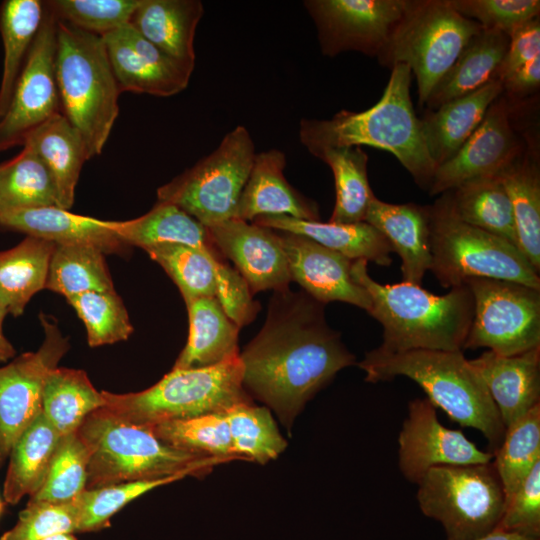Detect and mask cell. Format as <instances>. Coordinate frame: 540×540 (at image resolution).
I'll return each instance as SVG.
<instances>
[{"mask_svg":"<svg viewBox=\"0 0 540 540\" xmlns=\"http://www.w3.org/2000/svg\"><path fill=\"white\" fill-rule=\"evenodd\" d=\"M101 392L105 409L126 422L147 427L224 413L237 404L252 402L243 386L239 355L204 368H172L140 392Z\"/></svg>","mask_w":540,"mask_h":540,"instance_id":"7","label":"cell"},{"mask_svg":"<svg viewBox=\"0 0 540 540\" xmlns=\"http://www.w3.org/2000/svg\"><path fill=\"white\" fill-rule=\"evenodd\" d=\"M45 12L40 0H5L0 5L3 69L0 82V120L10 104L15 84Z\"/></svg>","mask_w":540,"mask_h":540,"instance_id":"37","label":"cell"},{"mask_svg":"<svg viewBox=\"0 0 540 540\" xmlns=\"http://www.w3.org/2000/svg\"><path fill=\"white\" fill-rule=\"evenodd\" d=\"M111 229L129 247L145 248L166 244H184L217 251L207 228L178 206L158 201L146 214L125 221H110Z\"/></svg>","mask_w":540,"mask_h":540,"instance_id":"33","label":"cell"},{"mask_svg":"<svg viewBox=\"0 0 540 540\" xmlns=\"http://www.w3.org/2000/svg\"><path fill=\"white\" fill-rule=\"evenodd\" d=\"M60 436L41 412L16 440L9 454L3 495L15 505L43 485Z\"/></svg>","mask_w":540,"mask_h":540,"instance_id":"35","label":"cell"},{"mask_svg":"<svg viewBox=\"0 0 540 540\" xmlns=\"http://www.w3.org/2000/svg\"><path fill=\"white\" fill-rule=\"evenodd\" d=\"M44 2L58 20L103 37L129 24L140 0H49Z\"/></svg>","mask_w":540,"mask_h":540,"instance_id":"48","label":"cell"},{"mask_svg":"<svg viewBox=\"0 0 540 540\" xmlns=\"http://www.w3.org/2000/svg\"><path fill=\"white\" fill-rule=\"evenodd\" d=\"M509 36L501 31L482 29L478 32L451 68L431 91L425 104L427 110L481 88L495 74L507 52Z\"/></svg>","mask_w":540,"mask_h":540,"instance_id":"30","label":"cell"},{"mask_svg":"<svg viewBox=\"0 0 540 540\" xmlns=\"http://www.w3.org/2000/svg\"><path fill=\"white\" fill-rule=\"evenodd\" d=\"M442 194L461 221L518 247L513 206L499 175L475 179Z\"/></svg>","mask_w":540,"mask_h":540,"instance_id":"32","label":"cell"},{"mask_svg":"<svg viewBox=\"0 0 540 540\" xmlns=\"http://www.w3.org/2000/svg\"><path fill=\"white\" fill-rule=\"evenodd\" d=\"M42 540H78L74 533H59L52 536H48Z\"/></svg>","mask_w":540,"mask_h":540,"instance_id":"57","label":"cell"},{"mask_svg":"<svg viewBox=\"0 0 540 540\" xmlns=\"http://www.w3.org/2000/svg\"><path fill=\"white\" fill-rule=\"evenodd\" d=\"M540 86V56L517 68L502 81L503 95L510 106L535 93Z\"/></svg>","mask_w":540,"mask_h":540,"instance_id":"54","label":"cell"},{"mask_svg":"<svg viewBox=\"0 0 540 540\" xmlns=\"http://www.w3.org/2000/svg\"><path fill=\"white\" fill-rule=\"evenodd\" d=\"M367 263L354 260L351 275L370 297L368 313L382 325L380 349L463 351L474 308L467 285L435 295L409 282L381 284L369 275Z\"/></svg>","mask_w":540,"mask_h":540,"instance_id":"3","label":"cell"},{"mask_svg":"<svg viewBox=\"0 0 540 540\" xmlns=\"http://www.w3.org/2000/svg\"><path fill=\"white\" fill-rule=\"evenodd\" d=\"M58 207L54 180L41 158L27 145L0 163V214L5 211Z\"/></svg>","mask_w":540,"mask_h":540,"instance_id":"39","label":"cell"},{"mask_svg":"<svg viewBox=\"0 0 540 540\" xmlns=\"http://www.w3.org/2000/svg\"><path fill=\"white\" fill-rule=\"evenodd\" d=\"M233 450L240 459L265 464L282 453L287 442L266 407L240 403L224 412Z\"/></svg>","mask_w":540,"mask_h":540,"instance_id":"43","label":"cell"},{"mask_svg":"<svg viewBox=\"0 0 540 540\" xmlns=\"http://www.w3.org/2000/svg\"><path fill=\"white\" fill-rule=\"evenodd\" d=\"M324 306L304 291H273L263 327L239 354L245 390L289 430L306 402L355 363L328 325Z\"/></svg>","mask_w":540,"mask_h":540,"instance_id":"1","label":"cell"},{"mask_svg":"<svg viewBox=\"0 0 540 540\" xmlns=\"http://www.w3.org/2000/svg\"><path fill=\"white\" fill-rule=\"evenodd\" d=\"M82 320L90 347L127 340L133 333L125 305L116 291H91L66 299Z\"/></svg>","mask_w":540,"mask_h":540,"instance_id":"46","label":"cell"},{"mask_svg":"<svg viewBox=\"0 0 540 540\" xmlns=\"http://www.w3.org/2000/svg\"><path fill=\"white\" fill-rule=\"evenodd\" d=\"M206 228L217 251L234 263L253 294L289 288L288 262L275 230L236 218Z\"/></svg>","mask_w":540,"mask_h":540,"instance_id":"19","label":"cell"},{"mask_svg":"<svg viewBox=\"0 0 540 540\" xmlns=\"http://www.w3.org/2000/svg\"><path fill=\"white\" fill-rule=\"evenodd\" d=\"M186 304L188 339L173 368H204L238 356L240 328L215 297H199Z\"/></svg>","mask_w":540,"mask_h":540,"instance_id":"28","label":"cell"},{"mask_svg":"<svg viewBox=\"0 0 540 540\" xmlns=\"http://www.w3.org/2000/svg\"><path fill=\"white\" fill-rule=\"evenodd\" d=\"M430 270L443 288L473 278L516 282L540 290L539 273L515 245L461 221L443 194L429 205Z\"/></svg>","mask_w":540,"mask_h":540,"instance_id":"8","label":"cell"},{"mask_svg":"<svg viewBox=\"0 0 540 540\" xmlns=\"http://www.w3.org/2000/svg\"><path fill=\"white\" fill-rule=\"evenodd\" d=\"M24 145L29 146L48 168L57 189L58 207L69 210L82 166L88 160L78 130L59 113L31 131Z\"/></svg>","mask_w":540,"mask_h":540,"instance_id":"29","label":"cell"},{"mask_svg":"<svg viewBox=\"0 0 540 540\" xmlns=\"http://www.w3.org/2000/svg\"><path fill=\"white\" fill-rule=\"evenodd\" d=\"M525 145L514 131L512 108L502 92L463 146L436 168L429 194H442L466 182L499 175Z\"/></svg>","mask_w":540,"mask_h":540,"instance_id":"16","label":"cell"},{"mask_svg":"<svg viewBox=\"0 0 540 540\" xmlns=\"http://www.w3.org/2000/svg\"><path fill=\"white\" fill-rule=\"evenodd\" d=\"M77 522L75 501L68 504L28 501L17 523L0 540H42L59 533H76Z\"/></svg>","mask_w":540,"mask_h":540,"instance_id":"50","label":"cell"},{"mask_svg":"<svg viewBox=\"0 0 540 540\" xmlns=\"http://www.w3.org/2000/svg\"><path fill=\"white\" fill-rule=\"evenodd\" d=\"M493 458L507 499L540 462V403L505 428Z\"/></svg>","mask_w":540,"mask_h":540,"instance_id":"42","label":"cell"},{"mask_svg":"<svg viewBox=\"0 0 540 540\" xmlns=\"http://www.w3.org/2000/svg\"><path fill=\"white\" fill-rule=\"evenodd\" d=\"M499 177L511 200L518 247L533 268L540 271V170L538 149L525 145L523 151Z\"/></svg>","mask_w":540,"mask_h":540,"instance_id":"31","label":"cell"},{"mask_svg":"<svg viewBox=\"0 0 540 540\" xmlns=\"http://www.w3.org/2000/svg\"><path fill=\"white\" fill-rule=\"evenodd\" d=\"M102 38L121 93L169 97L188 86L195 66L163 52L130 24Z\"/></svg>","mask_w":540,"mask_h":540,"instance_id":"18","label":"cell"},{"mask_svg":"<svg viewBox=\"0 0 540 540\" xmlns=\"http://www.w3.org/2000/svg\"><path fill=\"white\" fill-rule=\"evenodd\" d=\"M275 231L285 253L291 279L304 292L323 304L340 301L367 312L370 310L368 293L351 275L354 260L303 235Z\"/></svg>","mask_w":540,"mask_h":540,"instance_id":"20","label":"cell"},{"mask_svg":"<svg viewBox=\"0 0 540 540\" xmlns=\"http://www.w3.org/2000/svg\"><path fill=\"white\" fill-rule=\"evenodd\" d=\"M411 75L407 65H394L381 98L367 110H341L323 120L302 119L301 144L312 155L327 148L362 145L386 150L420 188L428 190L437 167L429 155L412 103Z\"/></svg>","mask_w":540,"mask_h":540,"instance_id":"2","label":"cell"},{"mask_svg":"<svg viewBox=\"0 0 540 540\" xmlns=\"http://www.w3.org/2000/svg\"><path fill=\"white\" fill-rule=\"evenodd\" d=\"M183 478V476H169L84 490L75 500L78 510L76 533L95 532L109 527L111 517L135 498L156 487Z\"/></svg>","mask_w":540,"mask_h":540,"instance_id":"47","label":"cell"},{"mask_svg":"<svg viewBox=\"0 0 540 540\" xmlns=\"http://www.w3.org/2000/svg\"><path fill=\"white\" fill-rule=\"evenodd\" d=\"M473 540H540L537 538L528 537L515 532L502 531L494 529L491 532L475 538Z\"/></svg>","mask_w":540,"mask_h":540,"instance_id":"56","label":"cell"},{"mask_svg":"<svg viewBox=\"0 0 540 540\" xmlns=\"http://www.w3.org/2000/svg\"><path fill=\"white\" fill-rule=\"evenodd\" d=\"M286 155L279 149L257 153L234 218L252 222L260 216L285 215L319 221L317 203L293 188L284 176Z\"/></svg>","mask_w":540,"mask_h":540,"instance_id":"21","label":"cell"},{"mask_svg":"<svg viewBox=\"0 0 540 540\" xmlns=\"http://www.w3.org/2000/svg\"><path fill=\"white\" fill-rule=\"evenodd\" d=\"M502 92L501 81L493 78L472 93L453 99L436 110H426L420 118L421 128L436 167L456 154Z\"/></svg>","mask_w":540,"mask_h":540,"instance_id":"25","label":"cell"},{"mask_svg":"<svg viewBox=\"0 0 540 540\" xmlns=\"http://www.w3.org/2000/svg\"><path fill=\"white\" fill-rule=\"evenodd\" d=\"M44 339L37 351L26 352L0 367V468L24 430L42 412V393L47 374L69 350L57 321L39 315Z\"/></svg>","mask_w":540,"mask_h":540,"instance_id":"13","label":"cell"},{"mask_svg":"<svg viewBox=\"0 0 540 540\" xmlns=\"http://www.w3.org/2000/svg\"><path fill=\"white\" fill-rule=\"evenodd\" d=\"M470 363L481 377L505 428L540 403V347L511 356L488 350Z\"/></svg>","mask_w":540,"mask_h":540,"instance_id":"22","label":"cell"},{"mask_svg":"<svg viewBox=\"0 0 540 540\" xmlns=\"http://www.w3.org/2000/svg\"><path fill=\"white\" fill-rule=\"evenodd\" d=\"M89 453L77 432L60 436L41 488L30 502L68 504L86 490Z\"/></svg>","mask_w":540,"mask_h":540,"instance_id":"44","label":"cell"},{"mask_svg":"<svg viewBox=\"0 0 540 540\" xmlns=\"http://www.w3.org/2000/svg\"><path fill=\"white\" fill-rule=\"evenodd\" d=\"M89 453L86 489L169 476H201L231 461L175 448L149 427L126 422L104 407L76 431Z\"/></svg>","mask_w":540,"mask_h":540,"instance_id":"5","label":"cell"},{"mask_svg":"<svg viewBox=\"0 0 540 540\" xmlns=\"http://www.w3.org/2000/svg\"><path fill=\"white\" fill-rule=\"evenodd\" d=\"M473 317L463 350L488 348L503 356L540 347V290L490 278L465 282Z\"/></svg>","mask_w":540,"mask_h":540,"instance_id":"12","label":"cell"},{"mask_svg":"<svg viewBox=\"0 0 540 540\" xmlns=\"http://www.w3.org/2000/svg\"><path fill=\"white\" fill-rule=\"evenodd\" d=\"M256 154L249 131L238 125L210 154L159 187L158 201L178 206L205 227L232 219Z\"/></svg>","mask_w":540,"mask_h":540,"instance_id":"11","label":"cell"},{"mask_svg":"<svg viewBox=\"0 0 540 540\" xmlns=\"http://www.w3.org/2000/svg\"><path fill=\"white\" fill-rule=\"evenodd\" d=\"M44 6L40 29L0 120V152L23 145L31 131L62 113L55 76L57 19L45 2Z\"/></svg>","mask_w":540,"mask_h":540,"instance_id":"15","label":"cell"},{"mask_svg":"<svg viewBox=\"0 0 540 540\" xmlns=\"http://www.w3.org/2000/svg\"><path fill=\"white\" fill-rule=\"evenodd\" d=\"M408 0H306L321 53L354 51L378 57L401 20Z\"/></svg>","mask_w":540,"mask_h":540,"instance_id":"14","label":"cell"},{"mask_svg":"<svg viewBox=\"0 0 540 540\" xmlns=\"http://www.w3.org/2000/svg\"><path fill=\"white\" fill-rule=\"evenodd\" d=\"M105 401L85 371L57 366L45 379L42 413L59 436L76 432L84 419Z\"/></svg>","mask_w":540,"mask_h":540,"instance_id":"36","label":"cell"},{"mask_svg":"<svg viewBox=\"0 0 540 540\" xmlns=\"http://www.w3.org/2000/svg\"><path fill=\"white\" fill-rule=\"evenodd\" d=\"M461 16L477 22L483 29L501 31L508 36L519 26L540 16L539 0H448Z\"/></svg>","mask_w":540,"mask_h":540,"instance_id":"49","label":"cell"},{"mask_svg":"<svg viewBox=\"0 0 540 540\" xmlns=\"http://www.w3.org/2000/svg\"><path fill=\"white\" fill-rule=\"evenodd\" d=\"M370 383L405 376L416 382L427 399L462 427L478 430L491 453L500 446L505 426L481 377L463 351L410 350L387 352L379 347L358 363Z\"/></svg>","mask_w":540,"mask_h":540,"instance_id":"4","label":"cell"},{"mask_svg":"<svg viewBox=\"0 0 540 540\" xmlns=\"http://www.w3.org/2000/svg\"><path fill=\"white\" fill-rule=\"evenodd\" d=\"M45 289L66 299L91 291H115L105 254L86 245L56 244Z\"/></svg>","mask_w":540,"mask_h":540,"instance_id":"40","label":"cell"},{"mask_svg":"<svg viewBox=\"0 0 540 540\" xmlns=\"http://www.w3.org/2000/svg\"><path fill=\"white\" fill-rule=\"evenodd\" d=\"M421 512L438 522L446 540H473L497 526L505 493L491 462L437 466L417 482Z\"/></svg>","mask_w":540,"mask_h":540,"instance_id":"10","label":"cell"},{"mask_svg":"<svg viewBox=\"0 0 540 540\" xmlns=\"http://www.w3.org/2000/svg\"><path fill=\"white\" fill-rule=\"evenodd\" d=\"M0 228L21 232L55 244L95 247L105 255H124L130 248L111 229L108 220L74 214L59 207L2 212Z\"/></svg>","mask_w":540,"mask_h":540,"instance_id":"23","label":"cell"},{"mask_svg":"<svg viewBox=\"0 0 540 540\" xmlns=\"http://www.w3.org/2000/svg\"><path fill=\"white\" fill-rule=\"evenodd\" d=\"M482 29L477 22L457 13L448 0H408L377 60L390 69L396 64L407 65L416 78L418 102L423 106L472 37Z\"/></svg>","mask_w":540,"mask_h":540,"instance_id":"9","label":"cell"},{"mask_svg":"<svg viewBox=\"0 0 540 540\" xmlns=\"http://www.w3.org/2000/svg\"><path fill=\"white\" fill-rule=\"evenodd\" d=\"M540 56V17L516 28L509 35L507 52L495 74L502 81L520 66Z\"/></svg>","mask_w":540,"mask_h":540,"instance_id":"53","label":"cell"},{"mask_svg":"<svg viewBox=\"0 0 540 540\" xmlns=\"http://www.w3.org/2000/svg\"><path fill=\"white\" fill-rule=\"evenodd\" d=\"M495 529L540 539V462L506 499Z\"/></svg>","mask_w":540,"mask_h":540,"instance_id":"51","label":"cell"},{"mask_svg":"<svg viewBox=\"0 0 540 540\" xmlns=\"http://www.w3.org/2000/svg\"><path fill=\"white\" fill-rule=\"evenodd\" d=\"M216 271L215 298L226 315L239 327L250 324L260 306L253 299L248 283L236 268L231 267L222 255L214 260Z\"/></svg>","mask_w":540,"mask_h":540,"instance_id":"52","label":"cell"},{"mask_svg":"<svg viewBox=\"0 0 540 540\" xmlns=\"http://www.w3.org/2000/svg\"><path fill=\"white\" fill-rule=\"evenodd\" d=\"M364 221L375 227L400 257L402 281L421 285L431 267L429 205L392 204L374 197Z\"/></svg>","mask_w":540,"mask_h":540,"instance_id":"24","label":"cell"},{"mask_svg":"<svg viewBox=\"0 0 540 540\" xmlns=\"http://www.w3.org/2000/svg\"><path fill=\"white\" fill-rule=\"evenodd\" d=\"M203 15L200 0H140L129 24L163 52L195 66L194 38Z\"/></svg>","mask_w":540,"mask_h":540,"instance_id":"26","label":"cell"},{"mask_svg":"<svg viewBox=\"0 0 540 540\" xmlns=\"http://www.w3.org/2000/svg\"><path fill=\"white\" fill-rule=\"evenodd\" d=\"M398 445L399 469L406 480L416 484L433 467L493 460L491 452L479 449L461 430L443 426L436 407L427 398L409 402Z\"/></svg>","mask_w":540,"mask_h":540,"instance_id":"17","label":"cell"},{"mask_svg":"<svg viewBox=\"0 0 540 540\" xmlns=\"http://www.w3.org/2000/svg\"><path fill=\"white\" fill-rule=\"evenodd\" d=\"M55 76L61 112L80 133L87 159L100 155L121 93L103 38L57 19Z\"/></svg>","mask_w":540,"mask_h":540,"instance_id":"6","label":"cell"},{"mask_svg":"<svg viewBox=\"0 0 540 540\" xmlns=\"http://www.w3.org/2000/svg\"><path fill=\"white\" fill-rule=\"evenodd\" d=\"M3 510H4V503L0 499V516H1L2 512H3Z\"/></svg>","mask_w":540,"mask_h":540,"instance_id":"58","label":"cell"},{"mask_svg":"<svg viewBox=\"0 0 540 540\" xmlns=\"http://www.w3.org/2000/svg\"><path fill=\"white\" fill-rule=\"evenodd\" d=\"M178 287L184 302L199 297H215L214 260L221 254L184 244L166 243L145 248Z\"/></svg>","mask_w":540,"mask_h":540,"instance_id":"41","label":"cell"},{"mask_svg":"<svg viewBox=\"0 0 540 540\" xmlns=\"http://www.w3.org/2000/svg\"><path fill=\"white\" fill-rule=\"evenodd\" d=\"M9 314L6 306L0 301V363L7 362L9 359H12L16 350L12 343L5 337L3 332V322Z\"/></svg>","mask_w":540,"mask_h":540,"instance_id":"55","label":"cell"},{"mask_svg":"<svg viewBox=\"0 0 540 540\" xmlns=\"http://www.w3.org/2000/svg\"><path fill=\"white\" fill-rule=\"evenodd\" d=\"M333 174L335 204L329 222H363L375 197L368 179V156L359 146L323 149L313 155Z\"/></svg>","mask_w":540,"mask_h":540,"instance_id":"38","label":"cell"},{"mask_svg":"<svg viewBox=\"0 0 540 540\" xmlns=\"http://www.w3.org/2000/svg\"><path fill=\"white\" fill-rule=\"evenodd\" d=\"M252 222L273 230L303 235L350 260L363 259L381 266H389L392 262L390 244L375 227L365 221L332 223L268 215L257 217Z\"/></svg>","mask_w":540,"mask_h":540,"instance_id":"27","label":"cell"},{"mask_svg":"<svg viewBox=\"0 0 540 540\" xmlns=\"http://www.w3.org/2000/svg\"><path fill=\"white\" fill-rule=\"evenodd\" d=\"M55 247L51 241L27 236L0 252V301L13 317L21 316L31 298L45 289Z\"/></svg>","mask_w":540,"mask_h":540,"instance_id":"34","label":"cell"},{"mask_svg":"<svg viewBox=\"0 0 540 540\" xmlns=\"http://www.w3.org/2000/svg\"><path fill=\"white\" fill-rule=\"evenodd\" d=\"M149 428L159 439L175 448L210 457L240 459L234 453L224 413L169 421Z\"/></svg>","mask_w":540,"mask_h":540,"instance_id":"45","label":"cell"}]
</instances>
